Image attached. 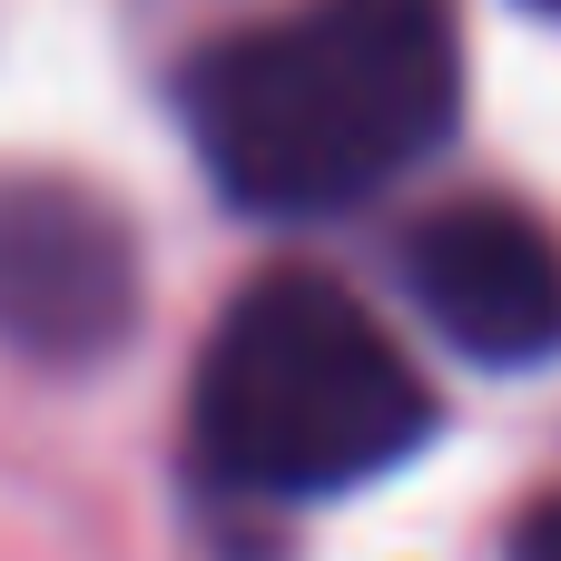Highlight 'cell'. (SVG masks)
<instances>
[{
    "instance_id": "obj_4",
    "label": "cell",
    "mask_w": 561,
    "mask_h": 561,
    "mask_svg": "<svg viewBox=\"0 0 561 561\" xmlns=\"http://www.w3.org/2000/svg\"><path fill=\"white\" fill-rule=\"evenodd\" d=\"M404 296L473 365L523 375V365L561 355V237L513 197H454V207L414 217Z\"/></svg>"
},
{
    "instance_id": "obj_5",
    "label": "cell",
    "mask_w": 561,
    "mask_h": 561,
    "mask_svg": "<svg viewBox=\"0 0 561 561\" xmlns=\"http://www.w3.org/2000/svg\"><path fill=\"white\" fill-rule=\"evenodd\" d=\"M503 561H561V503H533V513L513 523V552Z\"/></svg>"
},
{
    "instance_id": "obj_6",
    "label": "cell",
    "mask_w": 561,
    "mask_h": 561,
    "mask_svg": "<svg viewBox=\"0 0 561 561\" xmlns=\"http://www.w3.org/2000/svg\"><path fill=\"white\" fill-rule=\"evenodd\" d=\"M533 10H561V0H533Z\"/></svg>"
},
{
    "instance_id": "obj_1",
    "label": "cell",
    "mask_w": 561,
    "mask_h": 561,
    "mask_svg": "<svg viewBox=\"0 0 561 561\" xmlns=\"http://www.w3.org/2000/svg\"><path fill=\"white\" fill-rule=\"evenodd\" d=\"M178 118L227 207L335 217L454 138L463 49L434 0H316L207 39L178 69Z\"/></svg>"
},
{
    "instance_id": "obj_3",
    "label": "cell",
    "mask_w": 561,
    "mask_h": 561,
    "mask_svg": "<svg viewBox=\"0 0 561 561\" xmlns=\"http://www.w3.org/2000/svg\"><path fill=\"white\" fill-rule=\"evenodd\" d=\"M138 325L128 227L59 178H0V345L30 365H99Z\"/></svg>"
},
{
    "instance_id": "obj_2",
    "label": "cell",
    "mask_w": 561,
    "mask_h": 561,
    "mask_svg": "<svg viewBox=\"0 0 561 561\" xmlns=\"http://www.w3.org/2000/svg\"><path fill=\"white\" fill-rule=\"evenodd\" d=\"M434 434V385L316 266H276L227 296L197 385H187V463L247 503H316L394 473Z\"/></svg>"
}]
</instances>
